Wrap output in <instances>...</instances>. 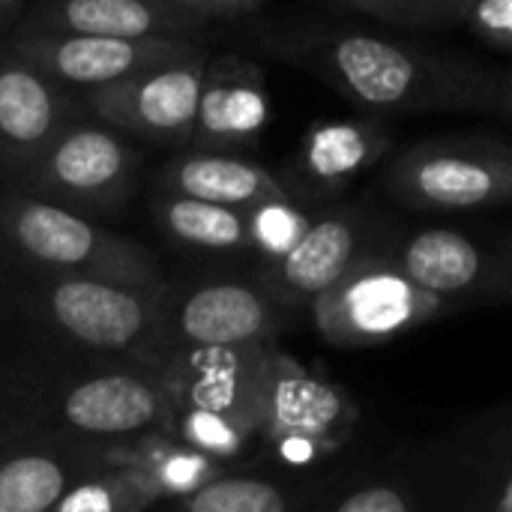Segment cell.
Segmentation results:
<instances>
[{"mask_svg": "<svg viewBox=\"0 0 512 512\" xmlns=\"http://www.w3.org/2000/svg\"><path fill=\"white\" fill-rule=\"evenodd\" d=\"M246 42L369 114H495L501 96L504 69L393 30L276 18L249 24Z\"/></svg>", "mask_w": 512, "mask_h": 512, "instance_id": "1", "label": "cell"}, {"mask_svg": "<svg viewBox=\"0 0 512 512\" xmlns=\"http://www.w3.org/2000/svg\"><path fill=\"white\" fill-rule=\"evenodd\" d=\"M174 393L165 369L99 354L0 348V426L63 438L132 444L171 429Z\"/></svg>", "mask_w": 512, "mask_h": 512, "instance_id": "2", "label": "cell"}, {"mask_svg": "<svg viewBox=\"0 0 512 512\" xmlns=\"http://www.w3.org/2000/svg\"><path fill=\"white\" fill-rule=\"evenodd\" d=\"M165 288L168 282L126 285L0 258V348L129 357L165 369Z\"/></svg>", "mask_w": 512, "mask_h": 512, "instance_id": "3", "label": "cell"}, {"mask_svg": "<svg viewBox=\"0 0 512 512\" xmlns=\"http://www.w3.org/2000/svg\"><path fill=\"white\" fill-rule=\"evenodd\" d=\"M0 258L69 276L165 285L156 255L141 243L15 186L0 192Z\"/></svg>", "mask_w": 512, "mask_h": 512, "instance_id": "4", "label": "cell"}, {"mask_svg": "<svg viewBox=\"0 0 512 512\" xmlns=\"http://www.w3.org/2000/svg\"><path fill=\"white\" fill-rule=\"evenodd\" d=\"M267 348H222L174 360L165 369L174 393L171 432L234 468L258 462Z\"/></svg>", "mask_w": 512, "mask_h": 512, "instance_id": "5", "label": "cell"}, {"mask_svg": "<svg viewBox=\"0 0 512 512\" xmlns=\"http://www.w3.org/2000/svg\"><path fill=\"white\" fill-rule=\"evenodd\" d=\"M360 411L351 393L288 351L267 348L261 369V462L285 471L318 474L348 453Z\"/></svg>", "mask_w": 512, "mask_h": 512, "instance_id": "6", "label": "cell"}, {"mask_svg": "<svg viewBox=\"0 0 512 512\" xmlns=\"http://www.w3.org/2000/svg\"><path fill=\"white\" fill-rule=\"evenodd\" d=\"M381 189L414 213L512 204V138L477 129L414 141L384 159Z\"/></svg>", "mask_w": 512, "mask_h": 512, "instance_id": "7", "label": "cell"}, {"mask_svg": "<svg viewBox=\"0 0 512 512\" xmlns=\"http://www.w3.org/2000/svg\"><path fill=\"white\" fill-rule=\"evenodd\" d=\"M297 321V312L273 297L255 267L246 273H207L189 282H168L162 303V360L273 345Z\"/></svg>", "mask_w": 512, "mask_h": 512, "instance_id": "8", "label": "cell"}, {"mask_svg": "<svg viewBox=\"0 0 512 512\" xmlns=\"http://www.w3.org/2000/svg\"><path fill=\"white\" fill-rule=\"evenodd\" d=\"M141 150L123 129L81 114L69 120L36 162L12 183L84 216L120 213L141 180Z\"/></svg>", "mask_w": 512, "mask_h": 512, "instance_id": "9", "label": "cell"}, {"mask_svg": "<svg viewBox=\"0 0 512 512\" xmlns=\"http://www.w3.org/2000/svg\"><path fill=\"white\" fill-rule=\"evenodd\" d=\"M453 312V303L414 282L387 252L354 264L309 306L315 333L342 351L390 345Z\"/></svg>", "mask_w": 512, "mask_h": 512, "instance_id": "10", "label": "cell"}, {"mask_svg": "<svg viewBox=\"0 0 512 512\" xmlns=\"http://www.w3.org/2000/svg\"><path fill=\"white\" fill-rule=\"evenodd\" d=\"M417 441L438 512H512V399Z\"/></svg>", "mask_w": 512, "mask_h": 512, "instance_id": "11", "label": "cell"}, {"mask_svg": "<svg viewBox=\"0 0 512 512\" xmlns=\"http://www.w3.org/2000/svg\"><path fill=\"white\" fill-rule=\"evenodd\" d=\"M387 255L456 312L512 303L507 237H477L456 225H399Z\"/></svg>", "mask_w": 512, "mask_h": 512, "instance_id": "12", "label": "cell"}, {"mask_svg": "<svg viewBox=\"0 0 512 512\" xmlns=\"http://www.w3.org/2000/svg\"><path fill=\"white\" fill-rule=\"evenodd\" d=\"M396 228V219L369 210L366 204L336 198L318 210L306 237L285 258L255 267V273L279 303L294 312H309V306L354 264L387 252Z\"/></svg>", "mask_w": 512, "mask_h": 512, "instance_id": "13", "label": "cell"}, {"mask_svg": "<svg viewBox=\"0 0 512 512\" xmlns=\"http://www.w3.org/2000/svg\"><path fill=\"white\" fill-rule=\"evenodd\" d=\"M207 57L210 48L204 42L189 54L78 96L87 114L123 129L126 135L183 150L192 144Z\"/></svg>", "mask_w": 512, "mask_h": 512, "instance_id": "14", "label": "cell"}, {"mask_svg": "<svg viewBox=\"0 0 512 512\" xmlns=\"http://www.w3.org/2000/svg\"><path fill=\"white\" fill-rule=\"evenodd\" d=\"M201 39H132V36H96V33H45L15 30L0 48L27 60L39 72L51 75L63 87L84 93L123 78H132L150 66L174 60L204 45Z\"/></svg>", "mask_w": 512, "mask_h": 512, "instance_id": "15", "label": "cell"}, {"mask_svg": "<svg viewBox=\"0 0 512 512\" xmlns=\"http://www.w3.org/2000/svg\"><path fill=\"white\" fill-rule=\"evenodd\" d=\"M309 512H438L420 441L333 459L315 474Z\"/></svg>", "mask_w": 512, "mask_h": 512, "instance_id": "16", "label": "cell"}, {"mask_svg": "<svg viewBox=\"0 0 512 512\" xmlns=\"http://www.w3.org/2000/svg\"><path fill=\"white\" fill-rule=\"evenodd\" d=\"M393 150L396 129L384 114L360 111L357 117L315 120L279 177L294 195L312 204H330Z\"/></svg>", "mask_w": 512, "mask_h": 512, "instance_id": "17", "label": "cell"}, {"mask_svg": "<svg viewBox=\"0 0 512 512\" xmlns=\"http://www.w3.org/2000/svg\"><path fill=\"white\" fill-rule=\"evenodd\" d=\"M120 447L0 426V512H54L81 477Z\"/></svg>", "mask_w": 512, "mask_h": 512, "instance_id": "18", "label": "cell"}, {"mask_svg": "<svg viewBox=\"0 0 512 512\" xmlns=\"http://www.w3.org/2000/svg\"><path fill=\"white\" fill-rule=\"evenodd\" d=\"M81 114L87 111L75 90L0 48V186H12Z\"/></svg>", "mask_w": 512, "mask_h": 512, "instance_id": "19", "label": "cell"}, {"mask_svg": "<svg viewBox=\"0 0 512 512\" xmlns=\"http://www.w3.org/2000/svg\"><path fill=\"white\" fill-rule=\"evenodd\" d=\"M267 123L270 93L264 69L246 54L210 51L189 147L249 153L267 132Z\"/></svg>", "mask_w": 512, "mask_h": 512, "instance_id": "20", "label": "cell"}, {"mask_svg": "<svg viewBox=\"0 0 512 512\" xmlns=\"http://www.w3.org/2000/svg\"><path fill=\"white\" fill-rule=\"evenodd\" d=\"M15 30L201 39L210 24L168 0H33Z\"/></svg>", "mask_w": 512, "mask_h": 512, "instance_id": "21", "label": "cell"}, {"mask_svg": "<svg viewBox=\"0 0 512 512\" xmlns=\"http://www.w3.org/2000/svg\"><path fill=\"white\" fill-rule=\"evenodd\" d=\"M156 189L228 204V207H252L270 195L288 192L285 180L255 162L249 153L237 150H204L183 147L174 159H168L156 174Z\"/></svg>", "mask_w": 512, "mask_h": 512, "instance_id": "22", "label": "cell"}, {"mask_svg": "<svg viewBox=\"0 0 512 512\" xmlns=\"http://www.w3.org/2000/svg\"><path fill=\"white\" fill-rule=\"evenodd\" d=\"M150 213L156 228L180 249L222 258V261H243L249 258V234H246V210L156 189L150 201Z\"/></svg>", "mask_w": 512, "mask_h": 512, "instance_id": "23", "label": "cell"}, {"mask_svg": "<svg viewBox=\"0 0 512 512\" xmlns=\"http://www.w3.org/2000/svg\"><path fill=\"white\" fill-rule=\"evenodd\" d=\"M315 474L240 465L177 501L186 512H309Z\"/></svg>", "mask_w": 512, "mask_h": 512, "instance_id": "24", "label": "cell"}, {"mask_svg": "<svg viewBox=\"0 0 512 512\" xmlns=\"http://www.w3.org/2000/svg\"><path fill=\"white\" fill-rule=\"evenodd\" d=\"M159 501L162 495L135 459L132 444H123L108 462L81 477L54 512H141Z\"/></svg>", "mask_w": 512, "mask_h": 512, "instance_id": "25", "label": "cell"}, {"mask_svg": "<svg viewBox=\"0 0 512 512\" xmlns=\"http://www.w3.org/2000/svg\"><path fill=\"white\" fill-rule=\"evenodd\" d=\"M132 450H135V459L141 462V468L150 474L153 486L159 489L162 501H180V498L198 492L201 486H207L210 480H216L219 474L234 468V465L186 444L171 429L144 432L141 438L132 441Z\"/></svg>", "mask_w": 512, "mask_h": 512, "instance_id": "26", "label": "cell"}, {"mask_svg": "<svg viewBox=\"0 0 512 512\" xmlns=\"http://www.w3.org/2000/svg\"><path fill=\"white\" fill-rule=\"evenodd\" d=\"M324 204H312L291 189L282 195H270L252 207H246V234H249V261L252 267L273 264L285 258L312 228L318 210Z\"/></svg>", "mask_w": 512, "mask_h": 512, "instance_id": "27", "label": "cell"}, {"mask_svg": "<svg viewBox=\"0 0 512 512\" xmlns=\"http://www.w3.org/2000/svg\"><path fill=\"white\" fill-rule=\"evenodd\" d=\"M369 18L396 30H453L465 27L471 0H348Z\"/></svg>", "mask_w": 512, "mask_h": 512, "instance_id": "28", "label": "cell"}, {"mask_svg": "<svg viewBox=\"0 0 512 512\" xmlns=\"http://www.w3.org/2000/svg\"><path fill=\"white\" fill-rule=\"evenodd\" d=\"M465 27L489 48L512 57V0H471Z\"/></svg>", "mask_w": 512, "mask_h": 512, "instance_id": "29", "label": "cell"}, {"mask_svg": "<svg viewBox=\"0 0 512 512\" xmlns=\"http://www.w3.org/2000/svg\"><path fill=\"white\" fill-rule=\"evenodd\" d=\"M168 3L198 15L207 24H216V21H246V18H255L267 6V0H168Z\"/></svg>", "mask_w": 512, "mask_h": 512, "instance_id": "30", "label": "cell"}, {"mask_svg": "<svg viewBox=\"0 0 512 512\" xmlns=\"http://www.w3.org/2000/svg\"><path fill=\"white\" fill-rule=\"evenodd\" d=\"M30 3L33 0H0V45L15 33Z\"/></svg>", "mask_w": 512, "mask_h": 512, "instance_id": "31", "label": "cell"}, {"mask_svg": "<svg viewBox=\"0 0 512 512\" xmlns=\"http://www.w3.org/2000/svg\"><path fill=\"white\" fill-rule=\"evenodd\" d=\"M495 117H501L507 126H512V66L501 72V96H498Z\"/></svg>", "mask_w": 512, "mask_h": 512, "instance_id": "32", "label": "cell"}, {"mask_svg": "<svg viewBox=\"0 0 512 512\" xmlns=\"http://www.w3.org/2000/svg\"><path fill=\"white\" fill-rule=\"evenodd\" d=\"M507 252H510V261H512V231L507 234Z\"/></svg>", "mask_w": 512, "mask_h": 512, "instance_id": "33", "label": "cell"}]
</instances>
